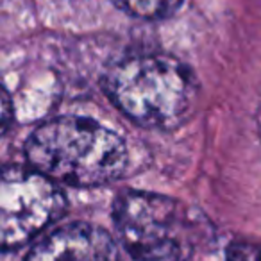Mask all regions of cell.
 <instances>
[{
    "instance_id": "6da1fadb",
    "label": "cell",
    "mask_w": 261,
    "mask_h": 261,
    "mask_svg": "<svg viewBox=\"0 0 261 261\" xmlns=\"http://www.w3.org/2000/svg\"><path fill=\"white\" fill-rule=\"evenodd\" d=\"M25 158L33 170L56 185L93 188L123 174L127 147L115 130L95 120L61 116L31 133Z\"/></svg>"
},
{
    "instance_id": "7a4b0ae2",
    "label": "cell",
    "mask_w": 261,
    "mask_h": 261,
    "mask_svg": "<svg viewBox=\"0 0 261 261\" xmlns=\"http://www.w3.org/2000/svg\"><path fill=\"white\" fill-rule=\"evenodd\" d=\"M109 100L145 129L170 130L195 109L199 83L179 59L167 54H136L116 61L104 77Z\"/></svg>"
},
{
    "instance_id": "3957f363",
    "label": "cell",
    "mask_w": 261,
    "mask_h": 261,
    "mask_svg": "<svg viewBox=\"0 0 261 261\" xmlns=\"http://www.w3.org/2000/svg\"><path fill=\"white\" fill-rule=\"evenodd\" d=\"M113 218L120 242L136 261H188L204 238L192 210L160 193H120Z\"/></svg>"
},
{
    "instance_id": "277c9868",
    "label": "cell",
    "mask_w": 261,
    "mask_h": 261,
    "mask_svg": "<svg viewBox=\"0 0 261 261\" xmlns=\"http://www.w3.org/2000/svg\"><path fill=\"white\" fill-rule=\"evenodd\" d=\"M59 185L31 167L0 168V250H15L65 215Z\"/></svg>"
},
{
    "instance_id": "5b68a950",
    "label": "cell",
    "mask_w": 261,
    "mask_h": 261,
    "mask_svg": "<svg viewBox=\"0 0 261 261\" xmlns=\"http://www.w3.org/2000/svg\"><path fill=\"white\" fill-rule=\"evenodd\" d=\"M25 261H120L109 232L75 222L54 229L29 250Z\"/></svg>"
},
{
    "instance_id": "8992f818",
    "label": "cell",
    "mask_w": 261,
    "mask_h": 261,
    "mask_svg": "<svg viewBox=\"0 0 261 261\" xmlns=\"http://www.w3.org/2000/svg\"><path fill=\"white\" fill-rule=\"evenodd\" d=\"M123 13L143 20H160L174 15L185 0H113Z\"/></svg>"
},
{
    "instance_id": "52a82bcc",
    "label": "cell",
    "mask_w": 261,
    "mask_h": 261,
    "mask_svg": "<svg viewBox=\"0 0 261 261\" xmlns=\"http://www.w3.org/2000/svg\"><path fill=\"white\" fill-rule=\"evenodd\" d=\"M225 261H261V243L234 242L225 250Z\"/></svg>"
},
{
    "instance_id": "ba28073f",
    "label": "cell",
    "mask_w": 261,
    "mask_h": 261,
    "mask_svg": "<svg viewBox=\"0 0 261 261\" xmlns=\"http://www.w3.org/2000/svg\"><path fill=\"white\" fill-rule=\"evenodd\" d=\"M13 122V102L9 93L0 86V136L4 135Z\"/></svg>"
}]
</instances>
